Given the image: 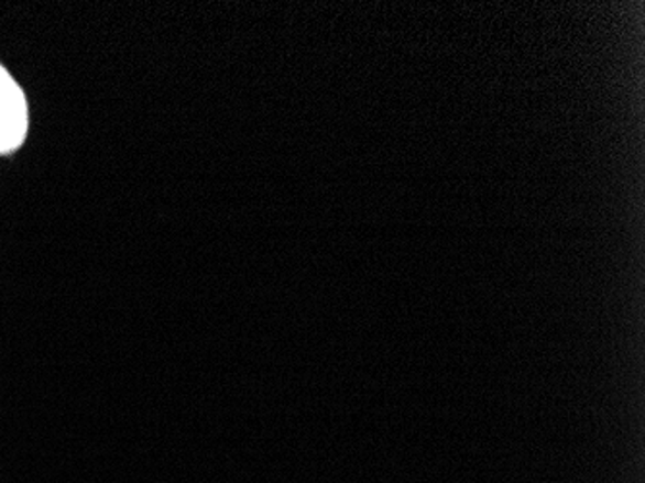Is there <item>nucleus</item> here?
Instances as JSON below:
<instances>
[{
    "instance_id": "1",
    "label": "nucleus",
    "mask_w": 645,
    "mask_h": 483,
    "mask_svg": "<svg viewBox=\"0 0 645 483\" xmlns=\"http://www.w3.org/2000/svg\"><path fill=\"white\" fill-rule=\"evenodd\" d=\"M28 130V107L22 89L0 68V153L17 150Z\"/></svg>"
}]
</instances>
